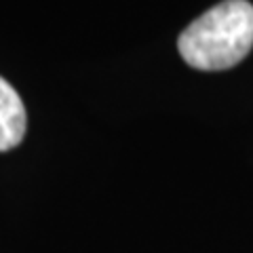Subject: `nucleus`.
<instances>
[{
	"mask_svg": "<svg viewBox=\"0 0 253 253\" xmlns=\"http://www.w3.org/2000/svg\"><path fill=\"white\" fill-rule=\"evenodd\" d=\"M253 46V4L224 0L192 21L177 38L188 66L205 72L228 70L241 63Z\"/></svg>",
	"mask_w": 253,
	"mask_h": 253,
	"instance_id": "nucleus-1",
	"label": "nucleus"
},
{
	"mask_svg": "<svg viewBox=\"0 0 253 253\" xmlns=\"http://www.w3.org/2000/svg\"><path fill=\"white\" fill-rule=\"evenodd\" d=\"M26 126V106L17 91L0 76V152H6L21 144Z\"/></svg>",
	"mask_w": 253,
	"mask_h": 253,
	"instance_id": "nucleus-2",
	"label": "nucleus"
}]
</instances>
